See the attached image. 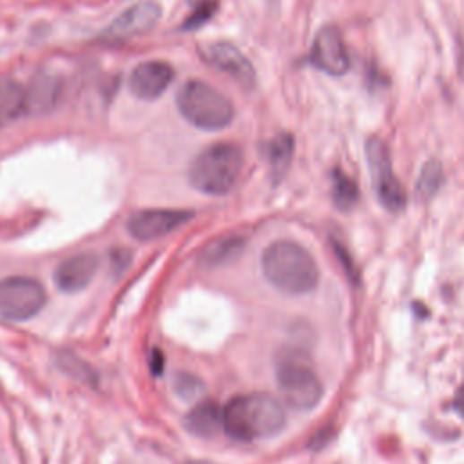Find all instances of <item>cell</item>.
Listing matches in <instances>:
<instances>
[{"mask_svg": "<svg viewBox=\"0 0 464 464\" xmlns=\"http://www.w3.org/2000/svg\"><path fill=\"white\" fill-rule=\"evenodd\" d=\"M178 109L187 122L207 131L223 129L235 118L232 104L202 81H189L180 90Z\"/></svg>", "mask_w": 464, "mask_h": 464, "instance_id": "cell-5", "label": "cell"}, {"mask_svg": "<svg viewBox=\"0 0 464 464\" xmlns=\"http://www.w3.org/2000/svg\"><path fill=\"white\" fill-rule=\"evenodd\" d=\"M245 240L240 236H221L216 238L214 242H209L205 245V249L202 251V263L207 267H219V265H227L235 258L240 256L242 249H244Z\"/></svg>", "mask_w": 464, "mask_h": 464, "instance_id": "cell-16", "label": "cell"}, {"mask_svg": "<svg viewBox=\"0 0 464 464\" xmlns=\"http://www.w3.org/2000/svg\"><path fill=\"white\" fill-rule=\"evenodd\" d=\"M185 428L198 437H211L221 428V410L216 403L203 401L185 417Z\"/></svg>", "mask_w": 464, "mask_h": 464, "instance_id": "cell-15", "label": "cell"}, {"mask_svg": "<svg viewBox=\"0 0 464 464\" xmlns=\"http://www.w3.org/2000/svg\"><path fill=\"white\" fill-rule=\"evenodd\" d=\"M47 303V292L39 279L13 276L0 281V318L26 322L35 318Z\"/></svg>", "mask_w": 464, "mask_h": 464, "instance_id": "cell-6", "label": "cell"}, {"mask_svg": "<svg viewBox=\"0 0 464 464\" xmlns=\"http://www.w3.org/2000/svg\"><path fill=\"white\" fill-rule=\"evenodd\" d=\"M26 111V90L12 79H0V127H6Z\"/></svg>", "mask_w": 464, "mask_h": 464, "instance_id": "cell-14", "label": "cell"}, {"mask_svg": "<svg viewBox=\"0 0 464 464\" xmlns=\"http://www.w3.org/2000/svg\"><path fill=\"white\" fill-rule=\"evenodd\" d=\"M285 426V412L278 400L254 392L232 398L221 408V428L242 443H253L279 434Z\"/></svg>", "mask_w": 464, "mask_h": 464, "instance_id": "cell-1", "label": "cell"}, {"mask_svg": "<svg viewBox=\"0 0 464 464\" xmlns=\"http://www.w3.org/2000/svg\"><path fill=\"white\" fill-rule=\"evenodd\" d=\"M262 272L274 288L290 296L313 292L320 283V269L313 254L290 240L274 242L263 251Z\"/></svg>", "mask_w": 464, "mask_h": 464, "instance_id": "cell-2", "label": "cell"}, {"mask_svg": "<svg viewBox=\"0 0 464 464\" xmlns=\"http://www.w3.org/2000/svg\"><path fill=\"white\" fill-rule=\"evenodd\" d=\"M214 12H216V3H214V0H207V3L200 4V6L187 17L184 28H185V30L200 28V26L205 24L209 19H212Z\"/></svg>", "mask_w": 464, "mask_h": 464, "instance_id": "cell-21", "label": "cell"}, {"mask_svg": "<svg viewBox=\"0 0 464 464\" xmlns=\"http://www.w3.org/2000/svg\"><path fill=\"white\" fill-rule=\"evenodd\" d=\"M193 218V212L180 209H147L134 212L127 221L129 235L138 242H152L171 235Z\"/></svg>", "mask_w": 464, "mask_h": 464, "instance_id": "cell-8", "label": "cell"}, {"mask_svg": "<svg viewBox=\"0 0 464 464\" xmlns=\"http://www.w3.org/2000/svg\"><path fill=\"white\" fill-rule=\"evenodd\" d=\"M200 51L207 64L228 74L232 81H236L245 88H251L254 84L256 81L254 67L238 47L227 42H212V44H205Z\"/></svg>", "mask_w": 464, "mask_h": 464, "instance_id": "cell-9", "label": "cell"}, {"mask_svg": "<svg viewBox=\"0 0 464 464\" xmlns=\"http://www.w3.org/2000/svg\"><path fill=\"white\" fill-rule=\"evenodd\" d=\"M366 160L381 205L391 212L403 211L407 205V193L394 173L389 147L381 138L374 136L366 142Z\"/></svg>", "mask_w": 464, "mask_h": 464, "instance_id": "cell-7", "label": "cell"}, {"mask_svg": "<svg viewBox=\"0 0 464 464\" xmlns=\"http://www.w3.org/2000/svg\"><path fill=\"white\" fill-rule=\"evenodd\" d=\"M175 71L166 62H143L131 73L129 86L140 100L159 99L173 82Z\"/></svg>", "mask_w": 464, "mask_h": 464, "instance_id": "cell-13", "label": "cell"}, {"mask_svg": "<svg viewBox=\"0 0 464 464\" xmlns=\"http://www.w3.org/2000/svg\"><path fill=\"white\" fill-rule=\"evenodd\" d=\"M160 17H162L160 4L154 3V0H142V3L127 8L106 30V37L109 40H127V39L143 35L159 24Z\"/></svg>", "mask_w": 464, "mask_h": 464, "instance_id": "cell-11", "label": "cell"}, {"mask_svg": "<svg viewBox=\"0 0 464 464\" xmlns=\"http://www.w3.org/2000/svg\"><path fill=\"white\" fill-rule=\"evenodd\" d=\"M453 408L464 417V384L457 391L455 398H453Z\"/></svg>", "mask_w": 464, "mask_h": 464, "instance_id": "cell-24", "label": "cell"}, {"mask_svg": "<svg viewBox=\"0 0 464 464\" xmlns=\"http://www.w3.org/2000/svg\"><path fill=\"white\" fill-rule=\"evenodd\" d=\"M443 182H444L443 166L437 160L426 162L423 166V169H421V175H419V180H417V187H416L419 198H423V200L434 198L439 193Z\"/></svg>", "mask_w": 464, "mask_h": 464, "instance_id": "cell-19", "label": "cell"}, {"mask_svg": "<svg viewBox=\"0 0 464 464\" xmlns=\"http://www.w3.org/2000/svg\"><path fill=\"white\" fill-rule=\"evenodd\" d=\"M58 86L51 79H39L30 90H26L28 113H42L53 107L56 100Z\"/></svg>", "mask_w": 464, "mask_h": 464, "instance_id": "cell-18", "label": "cell"}, {"mask_svg": "<svg viewBox=\"0 0 464 464\" xmlns=\"http://www.w3.org/2000/svg\"><path fill=\"white\" fill-rule=\"evenodd\" d=\"M99 271V258L91 253H82L65 258L55 269L53 279L58 290L67 294H76L84 290L95 278Z\"/></svg>", "mask_w": 464, "mask_h": 464, "instance_id": "cell-12", "label": "cell"}, {"mask_svg": "<svg viewBox=\"0 0 464 464\" xmlns=\"http://www.w3.org/2000/svg\"><path fill=\"white\" fill-rule=\"evenodd\" d=\"M244 166L240 147L216 143L203 149L189 168L191 185L209 196H223L235 187Z\"/></svg>", "mask_w": 464, "mask_h": 464, "instance_id": "cell-3", "label": "cell"}, {"mask_svg": "<svg viewBox=\"0 0 464 464\" xmlns=\"http://www.w3.org/2000/svg\"><path fill=\"white\" fill-rule=\"evenodd\" d=\"M294 154V138L288 133L278 134L269 145V164L274 180L285 176Z\"/></svg>", "mask_w": 464, "mask_h": 464, "instance_id": "cell-17", "label": "cell"}, {"mask_svg": "<svg viewBox=\"0 0 464 464\" xmlns=\"http://www.w3.org/2000/svg\"><path fill=\"white\" fill-rule=\"evenodd\" d=\"M176 386H178V391H180L182 396H185L187 389H191L193 396H198V392L202 391V386L196 382V379H194V377H187V375L178 377V379H176Z\"/></svg>", "mask_w": 464, "mask_h": 464, "instance_id": "cell-23", "label": "cell"}, {"mask_svg": "<svg viewBox=\"0 0 464 464\" xmlns=\"http://www.w3.org/2000/svg\"><path fill=\"white\" fill-rule=\"evenodd\" d=\"M332 247H334V251H336V254H338V258H339V263H341V267H343L347 278H348L352 283H357L359 272H357V267H356V263L352 262L350 253L347 251V247L341 245L339 242H334V240H332Z\"/></svg>", "mask_w": 464, "mask_h": 464, "instance_id": "cell-22", "label": "cell"}, {"mask_svg": "<svg viewBox=\"0 0 464 464\" xmlns=\"http://www.w3.org/2000/svg\"><path fill=\"white\" fill-rule=\"evenodd\" d=\"M311 62L313 65L332 76H341L348 71V51L338 28L327 26L316 35L311 51Z\"/></svg>", "mask_w": 464, "mask_h": 464, "instance_id": "cell-10", "label": "cell"}, {"mask_svg": "<svg viewBox=\"0 0 464 464\" xmlns=\"http://www.w3.org/2000/svg\"><path fill=\"white\" fill-rule=\"evenodd\" d=\"M332 182H334V202L338 209L341 211H350L357 200H359V189L352 178H348L345 173L336 169L332 173Z\"/></svg>", "mask_w": 464, "mask_h": 464, "instance_id": "cell-20", "label": "cell"}, {"mask_svg": "<svg viewBox=\"0 0 464 464\" xmlns=\"http://www.w3.org/2000/svg\"><path fill=\"white\" fill-rule=\"evenodd\" d=\"M276 379L281 398L294 410H313L323 398L322 379L303 356H281L276 366Z\"/></svg>", "mask_w": 464, "mask_h": 464, "instance_id": "cell-4", "label": "cell"}]
</instances>
